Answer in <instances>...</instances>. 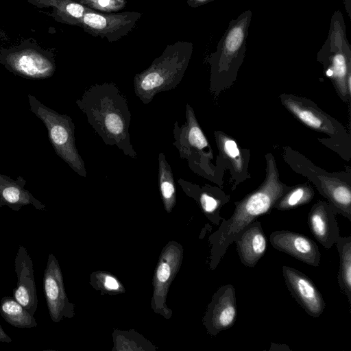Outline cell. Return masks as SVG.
Wrapping results in <instances>:
<instances>
[{
    "mask_svg": "<svg viewBox=\"0 0 351 351\" xmlns=\"http://www.w3.org/2000/svg\"><path fill=\"white\" fill-rule=\"evenodd\" d=\"M0 342L10 343L12 339L5 332L1 326L0 325Z\"/></svg>",
    "mask_w": 351,
    "mask_h": 351,
    "instance_id": "obj_32",
    "label": "cell"
},
{
    "mask_svg": "<svg viewBox=\"0 0 351 351\" xmlns=\"http://www.w3.org/2000/svg\"><path fill=\"white\" fill-rule=\"evenodd\" d=\"M0 314L9 324L19 328L36 327L34 317L13 296H4L0 301Z\"/></svg>",
    "mask_w": 351,
    "mask_h": 351,
    "instance_id": "obj_23",
    "label": "cell"
},
{
    "mask_svg": "<svg viewBox=\"0 0 351 351\" xmlns=\"http://www.w3.org/2000/svg\"><path fill=\"white\" fill-rule=\"evenodd\" d=\"M39 8H51L49 15L57 22L81 27L86 7L76 0H27Z\"/></svg>",
    "mask_w": 351,
    "mask_h": 351,
    "instance_id": "obj_20",
    "label": "cell"
},
{
    "mask_svg": "<svg viewBox=\"0 0 351 351\" xmlns=\"http://www.w3.org/2000/svg\"><path fill=\"white\" fill-rule=\"evenodd\" d=\"M141 15L135 11L102 13L87 8L81 27L91 36L112 43L128 35L135 27Z\"/></svg>",
    "mask_w": 351,
    "mask_h": 351,
    "instance_id": "obj_9",
    "label": "cell"
},
{
    "mask_svg": "<svg viewBox=\"0 0 351 351\" xmlns=\"http://www.w3.org/2000/svg\"><path fill=\"white\" fill-rule=\"evenodd\" d=\"M215 0H186L187 4L192 8L204 5Z\"/></svg>",
    "mask_w": 351,
    "mask_h": 351,
    "instance_id": "obj_30",
    "label": "cell"
},
{
    "mask_svg": "<svg viewBox=\"0 0 351 351\" xmlns=\"http://www.w3.org/2000/svg\"><path fill=\"white\" fill-rule=\"evenodd\" d=\"M319 184L316 186L325 197L337 214H341L351 221L350 184L337 178L319 176Z\"/></svg>",
    "mask_w": 351,
    "mask_h": 351,
    "instance_id": "obj_19",
    "label": "cell"
},
{
    "mask_svg": "<svg viewBox=\"0 0 351 351\" xmlns=\"http://www.w3.org/2000/svg\"><path fill=\"white\" fill-rule=\"evenodd\" d=\"M18 181V178L16 180L12 178L0 173V184H11L15 183Z\"/></svg>",
    "mask_w": 351,
    "mask_h": 351,
    "instance_id": "obj_31",
    "label": "cell"
},
{
    "mask_svg": "<svg viewBox=\"0 0 351 351\" xmlns=\"http://www.w3.org/2000/svg\"><path fill=\"white\" fill-rule=\"evenodd\" d=\"M237 317L236 291L232 285H222L213 294L204 317L208 333L217 336L231 328Z\"/></svg>",
    "mask_w": 351,
    "mask_h": 351,
    "instance_id": "obj_11",
    "label": "cell"
},
{
    "mask_svg": "<svg viewBox=\"0 0 351 351\" xmlns=\"http://www.w3.org/2000/svg\"><path fill=\"white\" fill-rule=\"evenodd\" d=\"M252 12L247 10L231 20L218 42L216 51L210 55V90L230 84L236 78L245 51Z\"/></svg>",
    "mask_w": 351,
    "mask_h": 351,
    "instance_id": "obj_4",
    "label": "cell"
},
{
    "mask_svg": "<svg viewBox=\"0 0 351 351\" xmlns=\"http://www.w3.org/2000/svg\"><path fill=\"white\" fill-rule=\"evenodd\" d=\"M26 180L18 177V181L11 184H0V208L8 206L14 211H19L25 206L32 205L37 210H44L45 205L35 198L24 189Z\"/></svg>",
    "mask_w": 351,
    "mask_h": 351,
    "instance_id": "obj_21",
    "label": "cell"
},
{
    "mask_svg": "<svg viewBox=\"0 0 351 351\" xmlns=\"http://www.w3.org/2000/svg\"><path fill=\"white\" fill-rule=\"evenodd\" d=\"M170 250H167L162 258L159 263L154 282V298L157 302V305H162L165 302V294L167 290V287L173 278L178 265V260L180 258L178 252L175 250L173 257L171 256Z\"/></svg>",
    "mask_w": 351,
    "mask_h": 351,
    "instance_id": "obj_22",
    "label": "cell"
},
{
    "mask_svg": "<svg viewBox=\"0 0 351 351\" xmlns=\"http://www.w3.org/2000/svg\"><path fill=\"white\" fill-rule=\"evenodd\" d=\"M345 1V8L346 9V11L348 14V16H351V7H350V0H344Z\"/></svg>",
    "mask_w": 351,
    "mask_h": 351,
    "instance_id": "obj_33",
    "label": "cell"
},
{
    "mask_svg": "<svg viewBox=\"0 0 351 351\" xmlns=\"http://www.w3.org/2000/svg\"><path fill=\"white\" fill-rule=\"evenodd\" d=\"M17 276L13 298L32 315L38 307V297L34 276L33 261L23 245H19L14 261Z\"/></svg>",
    "mask_w": 351,
    "mask_h": 351,
    "instance_id": "obj_15",
    "label": "cell"
},
{
    "mask_svg": "<svg viewBox=\"0 0 351 351\" xmlns=\"http://www.w3.org/2000/svg\"><path fill=\"white\" fill-rule=\"evenodd\" d=\"M337 214L330 204L322 200L315 204L308 213L307 221L310 231L326 249H330L340 237Z\"/></svg>",
    "mask_w": 351,
    "mask_h": 351,
    "instance_id": "obj_16",
    "label": "cell"
},
{
    "mask_svg": "<svg viewBox=\"0 0 351 351\" xmlns=\"http://www.w3.org/2000/svg\"><path fill=\"white\" fill-rule=\"evenodd\" d=\"M234 242L241 262L251 268L264 256L267 247L266 235L261 222L256 219L246 226Z\"/></svg>",
    "mask_w": 351,
    "mask_h": 351,
    "instance_id": "obj_17",
    "label": "cell"
},
{
    "mask_svg": "<svg viewBox=\"0 0 351 351\" xmlns=\"http://www.w3.org/2000/svg\"><path fill=\"white\" fill-rule=\"evenodd\" d=\"M271 245L276 250L311 266L320 264V252L315 241L307 236L290 230H277L269 236Z\"/></svg>",
    "mask_w": 351,
    "mask_h": 351,
    "instance_id": "obj_14",
    "label": "cell"
},
{
    "mask_svg": "<svg viewBox=\"0 0 351 351\" xmlns=\"http://www.w3.org/2000/svg\"><path fill=\"white\" fill-rule=\"evenodd\" d=\"M185 122L179 126L175 121L173 128L174 141L180 158L187 160L189 168L195 173L206 178H212L214 171L211 160L213 154L206 137L190 104L186 105Z\"/></svg>",
    "mask_w": 351,
    "mask_h": 351,
    "instance_id": "obj_7",
    "label": "cell"
},
{
    "mask_svg": "<svg viewBox=\"0 0 351 351\" xmlns=\"http://www.w3.org/2000/svg\"><path fill=\"white\" fill-rule=\"evenodd\" d=\"M104 286L108 290H117L119 288V282L115 278L110 276L105 277Z\"/></svg>",
    "mask_w": 351,
    "mask_h": 351,
    "instance_id": "obj_29",
    "label": "cell"
},
{
    "mask_svg": "<svg viewBox=\"0 0 351 351\" xmlns=\"http://www.w3.org/2000/svg\"><path fill=\"white\" fill-rule=\"evenodd\" d=\"M280 99L285 106L308 128L328 135L345 134V130L336 120L308 99L285 94L280 95Z\"/></svg>",
    "mask_w": 351,
    "mask_h": 351,
    "instance_id": "obj_13",
    "label": "cell"
},
{
    "mask_svg": "<svg viewBox=\"0 0 351 351\" xmlns=\"http://www.w3.org/2000/svg\"><path fill=\"white\" fill-rule=\"evenodd\" d=\"M339 255L337 281L351 305V236L339 237L336 242Z\"/></svg>",
    "mask_w": 351,
    "mask_h": 351,
    "instance_id": "obj_24",
    "label": "cell"
},
{
    "mask_svg": "<svg viewBox=\"0 0 351 351\" xmlns=\"http://www.w3.org/2000/svg\"><path fill=\"white\" fill-rule=\"evenodd\" d=\"M267 176L262 184L234 203L235 209L228 219H223L219 229L209 237L212 245L210 268L214 270L238 234L260 216L274 208L276 201L289 189L279 180L275 160L266 156Z\"/></svg>",
    "mask_w": 351,
    "mask_h": 351,
    "instance_id": "obj_2",
    "label": "cell"
},
{
    "mask_svg": "<svg viewBox=\"0 0 351 351\" xmlns=\"http://www.w3.org/2000/svg\"><path fill=\"white\" fill-rule=\"evenodd\" d=\"M314 191L307 184L289 188L275 203L274 208L289 210L308 204L314 197Z\"/></svg>",
    "mask_w": 351,
    "mask_h": 351,
    "instance_id": "obj_26",
    "label": "cell"
},
{
    "mask_svg": "<svg viewBox=\"0 0 351 351\" xmlns=\"http://www.w3.org/2000/svg\"><path fill=\"white\" fill-rule=\"evenodd\" d=\"M85 7L102 13H114L123 10L126 0H76Z\"/></svg>",
    "mask_w": 351,
    "mask_h": 351,
    "instance_id": "obj_28",
    "label": "cell"
},
{
    "mask_svg": "<svg viewBox=\"0 0 351 351\" xmlns=\"http://www.w3.org/2000/svg\"><path fill=\"white\" fill-rule=\"evenodd\" d=\"M178 182L185 193L198 202L207 218L215 225H219L223 219L220 215V210L228 202L229 196L210 186L200 187L182 178H179Z\"/></svg>",
    "mask_w": 351,
    "mask_h": 351,
    "instance_id": "obj_18",
    "label": "cell"
},
{
    "mask_svg": "<svg viewBox=\"0 0 351 351\" xmlns=\"http://www.w3.org/2000/svg\"><path fill=\"white\" fill-rule=\"evenodd\" d=\"M282 269L287 287L296 302L308 315L319 317L326 304L312 280L297 269L287 265Z\"/></svg>",
    "mask_w": 351,
    "mask_h": 351,
    "instance_id": "obj_12",
    "label": "cell"
},
{
    "mask_svg": "<svg viewBox=\"0 0 351 351\" xmlns=\"http://www.w3.org/2000/svg\"><path fill=\"white\" fill-rule=\"evenodd\" d=\"M158 185L161 198L167 212H171L176 202L174 177L171 166L162 152L158 154Z\"/></svg>",
    "mask_w": 351,
    "mask_h": 351,
    "instance_id": "obj_25",
    "label": "cell"
},
{
    "mask_svg": "<svg viewBox=\"0 0 351 351\" xmlns=\"http://www.w3.org/2000/svg\"><path fill=\"white\" fill-rule=\"evenodd\" d=\"M193 45L187 41L168 45L151 65L134 78L135 95L148 104L159 93L174 89L181 82L189 64Z\"/></svg>",
    "mask_w": 351,
    "mask_h": 351,
    "instance_id": "obj_3",
    "label": "cell"
},
{
    "mask_svg": "<svg viewBox=\"0 0 351 351\" xmlns=\"http://www.w3.org/2000/svg\"><path fill=\"white\" fill-rule=\"evenodd\" d=\"M29 109L45 125L49 140L56 152L79 176L86 178L85 164L75 145V125L66 114H61L27 95Z\"/></svg>",
    "mask_w": 351,
    "mask_h": 351,
    "instance_id": "obj_6",
    "label": "cell"
},
{
    "mask_svg": "<svg viewBox=\"0 0 351 351\" xmlns=\"http://www.w3.org/2000/svg\"><path fill=\"white\" fill-rule=\"evenodd\" d=\"M215 138L221 154L231 162L237 172H241L243 160L237 143L221 132H215Z\"/></svg>",
    "mask_w": 351,
    "mask_h": 351,
    "instance_id": "obj_27",
    "label": "cell"
},
{
    "mask_svg": "<svg viewBox=\"0 0 351 351\" xmlns=\"http://www.w3.org/2000/svg\"><path fill=\"white\" fill-rule=\"evenodd\" d=\"M317 60L324 65L326 75L333 82L341 97L348 100L351 90V49L340 10L331 17L328 34L317 53Z\"/></svg>",
    "mask_w": 351,
    "mask_h": 351,
    "instance_id": "obj_5",
    "label": "cell"
},
{
    "mask_svg": "<svg viewBox=\"0 0 351 351\" xmlns=\"http://www.w3.org/2000/svg\"><path fill=\"white\" fill-rule=\"evenodd\" d=\"M0 64L14 75L32 80L48 79L56 69L54 53L29 40L1 49Z\"/></svg>",
    "mask_w": 351,
    "mask_h": 351,
    "instance_id": "obj_8",
    "label": "cell"
},
{
    "mask_svg": "<svg viewBox=\"0 0 351 351\" xmlns=\"http://www.w3.org/2000/svg\"><path fill=\"white\" fill-rule=\"evenodd\" d=\"M75 103L106 145L116 146L125 156L137 158L129 132L131 112L115 84H94Z\"/></svg>",
    "mask_w": 351,
    "mask_h": 351,
    "instance_id": "obj_1",
    "label": "cell"
},
{
    "mask_svg": "<svg viewBox=\"0 0 351 351\" xmlns=\"http://www.w3.org/2000/svg\"><path fill=\"white\" fill-rule=\"evenodd\" d=\"M43 290L51 320L58 323L63 317L74 315V305L69 302L63 283L62 274L56 258L49 254L43 277Z\"/></svg>",
    "mask_w": 351,
    "mask_h": 351,
    "instance_id": "obj_10",
    "label": "cell"
}]
</instances>
